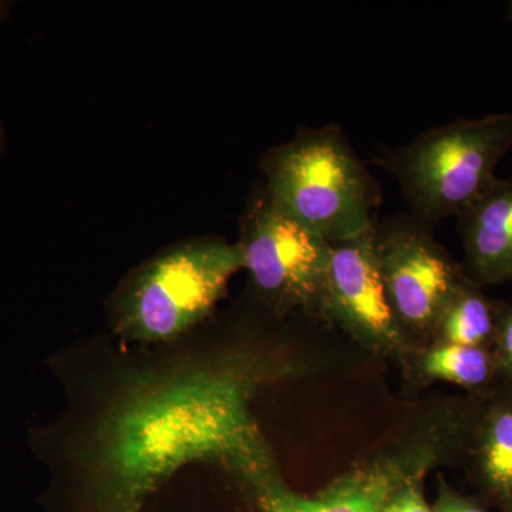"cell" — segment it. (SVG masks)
<instances>
[{
	"label": "cell",
	"mask_w": 512,
	"mask_h": 512,
	"mask_svg": "<svg viewBox=\"0 0 512 512\" xmlns=\"http://www.w3.org/2000/svg\"><path fill=\"white\" fill-rule=\"evenodd\" d=\"M403 365L423 382L456 384L478 399L504 389L493 349L431 342L414 349Z\"/></svg>",
	"instance_id": "11"
},
{
	"label": "cell",
	"mask_w": 512,
	"mask_h": 512,
	"mask_svg": "<svg viewBox=\"0 0 512 512\" xmlns=\"http://www.w3.org/2000/svg\"><path fill=\"white\" fill-rule=\"evenodd\" d=\"M241 269V247L224 239H194L165 249L120 286L111 302V329L140 345L178 342L211 316Z\"/></svg>",
	"instance_id": "3"
},
{
	"label": "cell",
	"mask_w": 512,
	"mask_h": 512,
	"mask_svg": "<svg viewBox=\"0 0 512 512\" xmlns=\"http://www.w3.org/2000/svg\"><path fill=\"white\" fill-rule=\"evenodd\" d=\"M457 220L467 278L481 288L512 284V177L497 178Z\"/></svg>",
	"instance_id": "8"
},
{
	"label": "cell",
	"mask_w": 512,
	"mask_h": 512,
	"mask_svg": "<svg viewBox=\"0 0 512 512\" xmlns=\"http://www.w3.org/2000/svg\"><path fill=\"white\" fill-rule=\"evenodd\" d=\"M264 173L275 204L329 244L375 228L382 190L338 124L302 128L269 151Z\"/></svg>",
	"instance_id": "2"
},
{
	"label": "cell",
	"mask_w": 512,
	"mask_h": 512,
	"mask_svg": "<svg viewBox=\"0 0 512 512\" xmlns=\"http://www.w3.org/2000/svg\"><path fill=\"white\" fill-rule=\"evenodd\" d=\"M244 269L275 312L319 313L330 244L285 214L265 185L249 202L241 225Z\"/></svg>",
	"instance_id": "6"
},
{
	"label": "cell",
	"mask_w": 512,
	"mask_h": 512,
	"mask_svg": "<svg viewBox=\"0 0 512 512\" xmlns=\"http://www.w3.org/2000/svg\"><path fill=\"white\" fill-rule=\"evenodd\" d=\"M466 460L484 494L505 511L512 512L511 390L504 387L484 399Z\"/></svg>",
	"instance_id": "9"
},
{
	"label": "cell",
	"mask_w": 512,
	"mask_h": 512,
	"mask_svg": "<svg viewBox=\"0 0 512 512\" xmlns=\"http://www.w3.org/2000/svg\"><path fill=\"white\" fill-rule=\"evenodd\" d=\"M318 315L379 355L404 363L413 352L387 299L375 228L330 244Z\"/></svg>",
	"instance_id": "7"
},
{
	"label": "cell",
	"mask_w": 512,
	"mask_h": 512,
	"mask_svg": "<svg viewBox=\"0 0 512 512\" xmlns=\"http://www.w3.org/2000/svg\"><path fill=\"white\" fill-rule=\"evenodd\" d=\"M286 370L242 350L119 367L92 402L29 430L52 477L40 503L46 512H144L192 461L220 460L244 478L269 466L251 403Z\"/></svg>",
	"instance_id": "1"
},
{
	"label": "cell",
	"mask_w": 512,
	"mask_h": 512,
	"mask_svg": "<svg viewBox=\"0 0 512 512\" xmlns=\"http://www.w3.org/2000/svg\"><path fill=\"white\" fill-rule=\"evenodd\" d=\"M380 274L404 338L414 349L429 345L441 313L466 281L463 265L412 215L376 222Z\"/></svg>",
	"instance_id": "5"
},
{
	"label": "cell",
	"mask_w": 512,
	"mask_h": 512,
	"mask_svg": "<svg viewBox=\"0 0 512 512\" xmlns=\"http://www.w3.org/2000/svg\"><path fill=\"white\" fill-rule=\"evenodd\" d=\"M495 333L497 302L467 278L441 313L431 342L493 349Z\"/></svg>",
	"instance_id": "12"
},
{
	"label": "cell",
	"mask_w": 512,
	"mask_h": 512,
	"mask_svg": "<svg viewBox=\"0 0 512 512\" xmlns=\"http://www.w3.org/2000/svg\"><path fill=\"white\" fill-rule=\"evenodd\" d=\"M512 148V113L458 119L431 128L375 163L399 183L412 217L433 231L457 217L497 180L495 170Z\"/></svg>",
	"instance_id": "4"
},
{
	"label": "cell",
	"mask_w": 512,
	"mask_h": 512,
	"mask_svg": "<svg viewBox=\"0 0 512 512\" xmlns=\"http://www.w3.org/2000/svg\"><path fill=\"white\" fill-rule=\"evenodd\" d=\"M9 3L0 2V22L5 19L6 12H8Z\"/></svg>",
	"instance_id": "17"
},
{
	"label": "cell",
	"mask_w": 512,
	"mask_h": 512,
	"mask_svg": "<svg viewBox=\"0 0 512 512\" xmlns=\"http://www.w3.org/2000/svg\"><path fill=\"white\" fill-rule=\"evenodd\" d=\"M3 146H5V136H3V127L0 123V156H2Z\"/></svg>",
	"instance_id": "18"
},
{
	"label": "cell",
	"mask_w": 512,
	"mask_h": 512,
	"mask_svg": "<svg viewBox=\"0 0 512 512\" xmlns=\"http://www.w3.org/2000/svg\"><path fill=\"white\" fill-rule=\"evenodd\" d=\"M245 480L254 488L261 512H311L308 498L286 487L276 473L274 463L249 474Z\"/></svg>",
	"instance_id": "13"
},
{
	"label": "cell",
	"mask_w": 512,
	"mask_h": 512,
	"mask_svg": "<svg viewBox=\"0 0 512 512\" xmlns=\"http://www.w3.org/2000/svg\"><path fill=\"white\" fill-rule=\"evenodd\" d=\"M493 352L504 387L512 392V303L497 302V333Z\"/></svg>",
	"instance_id": "15"
},
{
	"label": "cell",
	"mask_w": 512,
	"mask_h": 512,
	"mask_svg": "<svg viewBox=\"0 0 512 512\" xmlns=\"http://www.w3.org/2000/svg\"><path fill=\"white\" fill-rule=\"evenodd\" d=\"M431 450L380 458L333 481L313 498L311 512H382L393 491L414 470L433 464Z\"/></svg>",
	"instance_id": "10"
},
{
	"label": "cell",
	"mask_w": 512,
	"mask_h": 512,
	"mask_svg": "<svg viewBox=\"0 0 512 512\" xmlns=\"http://www.w3.org/2000/svg\"><path fill=\"white\" fill-rule=\"evenodd\" d=\"M430 466H421L404 478L390 495L382 512H433L423 494V478Z\"/></svg>",
	"instance_id": "14"
},
{
	"label": "cell",
	"mask_w": 512,
	"mask_h": 512,
	"mask_svg": "<svg viewBox=\"0 0 512 512\" xmlns=\"http://www.w3.org/2000/svg\"><path fill=\"white\" fill-rule=\"evenodd\" d=\"M508 19L512 22V2H510V5H508Z\"/></svg>",
	"instance_id": "19"
},
{
	"label": "cell",
	"mask_w": 512,
	"mask_h": 512,
	"mask_svg": "<svg viewBox=\"0 0 512 512\" xmlns=\"http://www.w3.org/2000/svg\"><path fill=\"white\" fill-rule=\"evenodd\" d=\"M433 512H487L483 505L473 498L458 494L440 478V494Z\"/></svg>",
	"instance_id": "16"
}]
</instances>
